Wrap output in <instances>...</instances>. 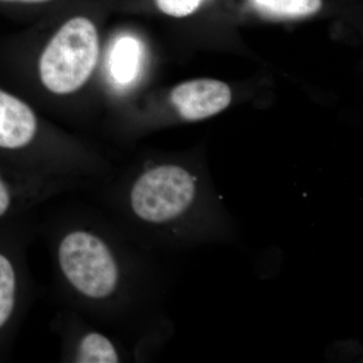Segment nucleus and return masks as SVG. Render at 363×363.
<instances>
[{
  "label": "nucleus",
  "mask_w": 363,
  "mask_h": 363,
  "mask_svg": "<svg viewBox=\"0 0 363 363\" xmlns=\"http://www.w3.org/2000/svg\"><path fill=\"white\" fill-rule=\"evenodd\" d=\"M133 217L180 238H213L221 229L220 207L203 199L197 177L178 164H160L136 179L128 196Z\"/></svg>",
  "instance_id": "obj_1"
},
{
  "label": "nucleus",
  "mask_w": 363,
  "mask_h": 363,
  "mask_svg": "<svg viewBox=\"0 0 363 363\" xmlns=\"http://www.w3.org/2000/svg\"><path fill=\"white\" fill-rule=\"evenodd\" d=\"M57 260L67 284L85 300H111L123 284L116 253L92 231L75 229L67 233L57 248Z\"/></svg>",
  "instance_id": "obj_2"
},
{
  "label": "nucleus",
  "mask_w": 363,
  "mask_h": 363,
  "mask_svg": "<svg viewBox=\"0 0 363 363\" xmlns=\"http://www.w3.org/2000/svg\"><path fill=\"white\" fill-rule=\"evenodd\" d=\"M98 57L99 40L92 21L72 18L45 48L39 64L40 80L55 94H70L87 82Z\"/></svg>",
  "instance_id": "obj_3"
},
{
  "label": "nucleus",
  "mask_w": 363,
  "mask_h": 363,
  "mask_svg": "<svg viewBox=\"0 0 363 363\" xmlns=\"http://www.w3.org/2000/svg\"><path fill=\"white\" fill-rule=\"evenodd\" d=\"M171 101L186 121H201L219 113L230 104L231 90L221 81L197 79L174 88Z\"/></svg>",
  "instance_id": "obj_4"
},
{
  "label": "nucleus",
  "mask_w": 363,
  "mask_h": 363,
  "mask_svg": "<svg viewBox=\"0 0 363 363\" xmlns=\"http://www.w3.org/2000/svg\"><path fill=\"white\" fill-rule=\"evenodd\" d=\"M37 133V118L18 98L0 90V147L18 150L30 145Z\"/></svg>",
  "instance_id": "obj_5"
},
{
  "label": "nucleus",
  "mask_w": 363,
  "mask_h": 363,
  "mask_svg": "<svg viewBox=\"0 0 363 363\" xmlns=\"http://www.w3.org/2000/svg\"><path fill=\"white\" fill-rule=\"evenodd\" d=\"M140 43L130 37H123L117 40L111 52L109 71L111 77L121 85L130 84L140 70Z\"/></svg>",
  "instance_id": "obj_6"
},
{
  "label": "nucleus",
  "mask_w": 363,
  "mask_h": 363,
  "mask_svg": "<svg viewBox=\"0 0 363 363\" xmlns=\"http://www.w3.org/2000/svg\"><path fill=\"white\" fill-rule=\"evenodd\" d=\"M257 13L271 20H297L317 13L322 0H250Z\"/></svg>",
  "instance_id": "obj_7"
},
{
  "label": "nucleus",
  "mask_w": 363,
  "mask_h": 363,
  "mask_svg": "<svg viewBox=\"0 0 363 363\" xmlns=\"http://www.w3.org/2000/svg\"><path fill=\"white\" fill-rule=\"evenodd\" d=\"M74 362L116 363L121 362V355L111 339L99 332L91 331L79 339Z\"/></svg>",
  "instance_id": "obj_8"
},
{
  "label": "nucleus",
  "mask_w": 363,
  "mask_h": 363,
  "mask_svg": "<svg viewBox=\"0 0 363 363\" xmlns=\"http://www.w3.org/2000/svg\"><path fill=\"white\" fill-rule=\"evenodd\" d=\"M18 281L13 262L0 252V329L13 316L18 298Z\"/></svg>",
  "instance_id": "obj_9"
},
{
  "label": "nucleus",
  "mask_w": 363,
  "mask_h": 363,
  "mask_svg": "<svg viewBox=\"0 0 363 363\" xmlns=\"http://www.w3.org/2000/svg\"><path fill=\"white\" fill-rule=\"evenodd\" d=\"M205 0H156L162 13L174 18H185L194 13Z\"/></svg>",
  "instance_id": "obj_10"
},
{
  "label": "nucleus",
  "mask_w": 363,
  "mask_h": 363,
  "mask_svg": "<svg viewBox=\"0 0 363 363\" xmlns=\"http://www.w3.org/2000/svg\"><path fill=\"white\" fill-rule=\"evenodd\" d=\"M11 202H13V197H11V190L0 179V218L11 209Z\"/></svg>",
  "instance_id": "obj_11"
},
{
  "label": "nucleus",
  "mask_w": 363,
  "mask_h": 363,
  "mask_svg": "<svg viewBox=\"0 0 363 363\" xmlns=\"http://www.w3.org/2000/svg\"><path fill=\"white\" fill-rule=\"evenodd\" d=\"M4 1L44 2L49 1V0H4Z\"/></svg>",
  "instance_id": "obj_12"
}]
</instances>
